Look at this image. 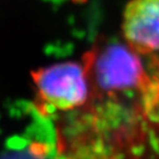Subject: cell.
<instances>
[{"label": "cell", "instance_id": "obj_6", "mask_svg": "<svg viewBox=\"0 0 159 159\" xmlns=\"http://www.w3.org/2000/svg\"><path fill=\"white\" fill-rule=\"evenodd\" d=\"M68 1H70V2H72V3H77V4H82V3L88 2L89 0H68Z\"/></svg>", "mask_w": 159, "mask_h": 159}, {"label": "cell", "instance_id": "obj_5", "mask_svg": "<svg viewBox=\"0 0 159 159\" xmlns=\"http://www.w3.org/2000/svg\"><path fill=\"white\" fill-rule=\"evenodd\" d=\"M63 159H116L104 143L83 129L77 118H63L56 127Z\"/></svg>", "mask_w": 159, "mask_h": 159}, {"label": "cell", "instance_id": "obj_4", "mask_svg": "<svg viewBox=\"0 0 159 159\" xmlns=\"http://www.w3.org/2000/svg\"><path fill=\"white\" fill-rule=\"evenodd\" d=\"M39 116L25 131L8 139L0 159H63L56 127L49 117Z\"/></svg>", "mask_w": 159, "mask_h": 159}, {"label": "cell", "instance_id": "obj_3", "mask_svg": "<svg viewBox=\"0 0 159 159\" xmlns=\"http://www.w3.org/2000/svg\"><path fill=\"white\" fill-rule=\"evenodd\" d=\"M121 31L124 41L141 56L159 54V0H129Z\"/></svg>", "mask_w": 159, "mask_h": 159}, {"label": "cell", "instance_id": "obj_1", "mask_svg": "<svg viewBox=\"0 0 159 159\" xmlns=\"http://www.w3.org/2000/svg\"><path fill=\"white\" fill-rule=\"evenodd\" d=\"M36 90V112L49 117L83 109L91 85L83 61H65L39 67L31 74Z\"/></svg>", "mask_w": 159, "mask_h": 159}, {"label": "cell", "instance_id": "obj_2", "mask_svg": "<svg viewBox=\"0 0 159 159\" xmlns=\"http://www.w3.org/2000/svg\"><path fill=\"white\" fill-rule=\"evenodd\" d=\"M82 61L91 87L103 92L131 90L145 78L141 55L125 41L98 43L85 54Z\"/></svg>", "mask_w": 159, "mask_h": 159}]
</instances>
